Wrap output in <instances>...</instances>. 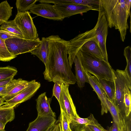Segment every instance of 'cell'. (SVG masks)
<instances>
[{"label": "cell", "mask_w": 131, "mask_h": 131, "mask_svg": "<svg viewBox=\"0 0 131 131\" xmlns=\"http://www.w3.org/2000/svg\"><path fill=\"white\" fill-rule=\"evenodd\" d=\"M47 38L49 47L45 70L43 73L45 79L54 83L74 84L76 79L67 57L69 41L62 39L58 35H52Z\"/></svg>", "instance_id": "cell-1"}, {"label": "cell", "mask_w": 131, "mask_h": 131, "mask_svg": "<svg viewBox=\"0 0 131 131\" xmlns=\"http://www.w3.org/2000/svg\"><path fill=\"white\" fill-rule=\"evenodd\" d=\"M104 10L108 27L119 32L124 42L129 28L127 20L130 15L131 0H100Z\"/></svg>", "instance_id": "cell-2"}, {"label": "cell", "mask_w": 131, "mask_h": 131, "mask_svg": "<svg viewBox=\"0 0 131 131\" xmlns=\"http://www.w3.org/2000/svg\"><path fill=\"white\" fill-rule=\"evenodd\" d=\"M80 53L81 63L86 71L97 79L113 80V69L108 62L90 53L82 52L80 50Z\"/></svg>", "instance_id": "cell-3"}, {"label": "cell", "mask_w": 131, "mask_h": 131, "mask_svg": "<svg viewBox=\"0 0 131 131\" xmlns=\"http://www.w3.org/2000/svg\"><path fill=\"white\" fill-rule=\"evenodd\" d=\"M113 72V81L114 84L115 96L114 104L122 114H125L124 103L125 87L127 84L131 85V81L124 70L117 69Z\"/></svg>", "instance_id": "cell-4"}, {"label": "cell", "mask_w": 131, "mask_h": 131, "mask_svg": "<svg viewBox=\"0 0 131 131\" xmlns=\"http://www.w3.org/2000/svg\"><path fill=\"white\" fill-rule=\"evenodd\" d=\"M98 11L99 12L98 19L95 26L96 39L104 60L108 62L106 43L109 27L104 10L100 0Z\"/></svg>", "instance_id": "cell-5"}, {"label": "cell", "mask_w": 131, "mask_h": 131, "mask_svg": "<svg viewBox=\"0 0 131 131\" xmlns=\"http://www.w3.org/2000/svg\"><path fill=\"white\" fill-rule=\"evenodd\" d=\"M14 20L24 38L34 40L38 38L36 28L29 11L24 12H17Z\"/></svg>", "instance_id": "cell-6"}, {"label": "cell", "mask_w": 131, "mask_h": 131, "mask_svg": "<svg viewBox=\"0 0 131 131\" xmlns=\"http://www.w3.org/2000/svg\"><path fill=\"white\" fill-rule=\"evenodd\" d=\"M41 42L39 38L29 40L23 38H14L5 41L9 52L16 57L19 54L29 52L36 48Z\"/></svg>", "instance_id": "cell-7"}, {"label": "cell", "mask_w": 131, "mask_h": 131, "mask_svg": "<svg viewBox=\"0 0 131 131\" xmlns=\"http://www.w3.org/2000/svg\"><path fill=\"white\" fill-rule=\"evenodd\" d=\"M90 40H94L98 45L96 39L95 27L90 30L79 34L69 41V46L68 51L69 54L68 59L71 68L76 54L81 46L85 42Z\"/></svg>", "instance_id": "cell-8"}, {"label": "cell", "mask_w": 131, "mask_h": 131, "mask_svg": "<svg viewBox=\"0 0 131 131\" xmlns=\"http://www.w3.org/2000/svg\"><path fill=\"white\" fill-rule=\"evenodd\" d=\"M41 86L40 82L35 80L29 81L26 87L10 100L6 101L5 104L0 107L11 108L16 106L30 99L34 95Z\"/></svg>", "instance_id": "cell-9"}, {"label": "cell", "mask_w": 131, "mask_h": 131, "mask_svg": "<svg viewBox=\"0 0 131 131\" xmlns=\"http://www.w3.org/2000/svg\"><path fill=\"white\" fill-rule=\"evenodd\" d=\"M61 92L60 105V109L64 112L70 122L74 118L79 116L69 90V85L64 83L61 84Z\"/></svg>", "instance_id": "cell-10"}, {"label": "cell", "mask_w": 131, "mask_h": 131, "mask_svg": "<svg viewBox=\"0 0 131 131\" xmlns=\"http://www.w3.org/2000/svg\"><path fill=\"white\" fill-rule=\"evenodd\" d=\"M29 10L30 13L50 19L62 21L64 19L53 5L48 3L35 4Z\"/></svg>", "instance_id": "cell-11"}, {"label": "cell", "mask_w": 131, "mask_h": 131, "mask_svg": "<svg viewBox=\"0 0 131 131\" xmlns=\"http://www.w3.org/2000/svg\"><path fill=\"white\" fill-rule=\"evenodd\" d=\"M53 5L64 19L76 14L86 13L90 10H96L92 8L77 4H57Z\"/></svg>", "instance_id": "cell-12"}, {"label": "cell", "mask_w": 131, "mask_h": 131, "mask_svg": "<svg viewBox=\"0 0 131 131\" xmlns=\"http://www.w3.org/2000/svg\"><path fill=\"white\" fill-rule=\"evenodd\" d=\"M56 122L55 117L38 115L34 120L29 123L26 131H46Z\"/></svg>", "instance_id": "cell-13"}, {"label": "cell", "mask_w": 131, "mask_h": 131, "mask_svg": "<svg viewBox=\"0 0 131 131\" xmlns=\"http://www.w3.org/2000/svg\"><path fill=\"white\" fill-rule=\"evenodd\" d=\"M38 115L51 116L56 118V115L50 106L51 99L47 97L46 92L40 95L36 99Z\"/></svg>", "instance_id": "cell-14"}, {"label": "cell", "mask_w": 131, "mask_h": 131, "mask_svg": "<svg viewBox=\"0 0 131 131\" xmlns=\"http://www.w3.org/2000/svg\"><path fill=\"white\" fill-rule=\"evenodd\" d=\"M86 72L89 83L97 94L101 101V115H103L104 113H107L108 111L106 102V96L103 90L99 84L97 79L88 72Z\"/></svg>", "instance_id": "cell-15"}, {"label": "cell", "mask_w": 131, "mask_h": 131, "mask_svg": "<svg viewBox=\"0 0 131 131\" xmlns=\"http://www.w3.org/2000/svg\"><path fill=\"white\" fill-rule=\"evenodd\" d=\"M73 62L75 64V76L77 84L78 87L81 88L84 86L86 82L89 83V81L81 63L80 50L77 53Z\"/></svg>", "instance_id": "cell-16"}, {"label": "cell", "mask_w": 131, "mask_h": 131, "mask_svg": "<svg viewBox=\"0 0 131 131\" xmlns=\"http://www.w3.org/2000/svg\"><path fill=\"white\" fill-rule=\"evenodd\" d=\"M49 43L47 37L42 38L41 42L37 47L30 51L31 54L37 56L45 66L48 56Z\"/></svg>", "instance_id": "cell-17"}, {"label": "cell", "mask_w": 131, "mask_h": 131, "mask_svg": "<svg viewBox=\"0 0 131 131\" xmlns=\"http://www.w3.org/2000/svg\"><path fill=\"white\" fill-rule=\"evenodd\" d=\"M96 119L93 114L86 118L80 117L79 116L74 117L70 123V127L72 131H82L86 125L94 122Z\"/></svg>", "instance_id": "cell-18"}, {"label": "cell", "mask_w": 131, "mask_h": 131, "mask_svg": "<svg viewBox=\"0 0 131 131\" xmlns=\"http://www.w3.org/2000/svg\"><path fill=\"white\" fill-rule=\"evenodd\" d=\"M80 50L82 52L90 53L99 58L104 60L97 43L93 40H90L85 42Z\"/></svg>", "instance_id": "cell-19"}, {"label": "cell", "mask_w": 131, "mask_h": 131, "mask_svg": "<svg viewBox=\"0 0 131 131\" xmlns=\"http://www.w3.org/2000/svg\"><path fill=\"white\" fill-rule=\"evenodd\" d=\"M97 79L104 92L106 97L114 103L115 92L113 81L104 79L98 78Z\"/></svg>", "instance_id": "cell-20"}, {"label": "cell", "mask_w": 131, "mask_h": 131, "mask_svg": "<svg viewBox=\"0 0 131 131\" xmlns=\"http://www.w3.org/2000/svg\"><path fill=\"white\" fill-rule=\"evenodd\" d=\"M12 9L7 1L0 3V26L8 21L12 15Z\"/></svg>", "instance_id": "cell-21"}, {"label": "cell", "mask_w": 131, "mask_h": 131, "mask_svg": "<svg viewBox=\"0 0 131 131\" xmlns=\"http://www.w3.org/2000/svg\"><path fill=\"white\" fill-rule=\"evenodd\" d=\"M106 102L108 111L110 112L112 115L113 121L118 126L120 131H121L122 129V125L120 113L119 110L114 103L108 100L106 97Z\"/></svg>", "instance_id": "cell-22"}, {"label": "cell", "mask_w": 131, "mask_h": 131, "mask_svg": "<svg viewBox=\"0 0 131 131\" xmlns=\"http://www.w3.org/2000/svg\"><path fill=\"white\" fill-rule=\"evenodd\" d=\"M29 82V81H28L22 79L7 95L2 98L4 101H6L10 100L26 87Z\"/></svg>", "instance_id": "cell-23"}, {"label": "cell", "mask_w": 131, "mask_h": 131, "mask_svg": "<svg viewBox=\"0 0 131 131\" xmlns=\"http://www.w3.org/2000/svg\"><path fill=\"white\" fill-rule=\"evenodd\" d=\"M15 118L14 108L0 107V121L6 125L8 122L14 120Z\"/></svg>", "instance_id": "cell-24"}, {"label": "cell", "mask_w": 131, "mask_h": 131, "mask_svg": "<svg viewBox=\"0 0 131 131\" xmlns=\"http://www.w3.org/2000/svg\"><path fill=\"white\" fill-rule=\"evenodd\" d=\"M38 1V0H17L16 5L17 12H24L28 11Z\"/></svg>", "instance_id": "cell-25"}, {"label": "cell", "mask_w": 131, "mask_h": 131, "mask_svg": "<svg viewBox=\"0 0 131 131\" xmlns=\"http://www.w3.org/2000/svg\"><path fill=\"white\" fill-rule=\"evenodd\" d=\"M0 29L23 37L21 31L15 24L14 20L5 22L1 25Z\"/></svg>", "instance_id": "cell-26"}, {"label": "cell", "mask_w": 131, "mask_h": 131, "mask_svg": "<svg viewBox=\"0 0 131 131\" xmlns=\"http://www.w3.org/2000/svg\"><path fill=\"white\" fill-rule=\"evenodd\" d=\"M16 57L9 52L6 45L5 41L0 38V61H8Z\"/></svg>", "instance_id": "cell-27"}, {"label": "cell", "mask_w": 131, "mask_h": 131, "mask_svg": "<svg viewBox=\"0 0 131 131\" xmlns=\"http://www.w3.org/2000/svg\"><path fill=\"white\" fill-rule=\"evenodd\" d=\"M131 85H126L125 89L124 103L125 106V114L128 116L131 113Z\"/></svg>", "instance_id": "cell-28"}, {"label": "cell", "mask_w": 131, "mask_h": 131, "mask_svg": "<svg viewBox=\"0 0 131 131\" xmlns=\"http://www.w3.org/2000/svg\"><path fill=\"white\" fill-rule=\"evenodd\" d=\"M17 72V69L13 67H0V80L13 78Z\"/></svg>", "instance_id": "cell-29"}, {"label": "cell", "mask_w": 131, "mask_h": 131, "mask_svg": "<svg viewBox=\"0 0 131 131\" xmlns=\"http://www.w3.org/2000/svg\"><path fill=\"white\" fill-rule=\"evenodd\" d=\"M124 55L127 61V65L124 71L129 79L131 81V48L130 46H128L124 48Z\"/></svg>", "instance_id": "cell-30"}, {"label": "cell", "mask_w": 131, "mask_h": 131, "mask_svg": "<svg viewBox=\"0 0 131 131\" xmlns=\"http://www.w3.org/2000/svg\"><path fill=\"white\" fill-rule=\"evenodd\" d=\"M70 123L64 111L60 109V114L58 122L60 131H69Z\"/></svg>", "instance_id": "cell-31"}, {"label": "cell", "mask_w": 131, "mask_h": 131, "mask_svg": "<svg viewBox=\"0 0 131 131\" xmlns=\"http://www.w3.org/2000/svg\"><path fill=\"white\" fill-rule=\"evenodd\" d=\"M22 79H13L6 85L0 87V96L2 97L7 95L12 89Z\"/></svg>", "instance_id": "cell-32"}, {"label": "cell", "mask_w": 131, "mask_h": 131, "mask_svg": "<svg viewBox=\"0 0 131 131\" xmlns=\"http://www.w3.org/2000/svg\"><path fill=\"white\" fill-rule=\"evenodd\" d=\"M82 131H107L98 122L96 119L94 122L86 126Z\"/></svg>", "instance_id": "cell-33"}, {"label": "cell", "mask_w": 131, "mask_h": 131, "mask_svg": "<svg viewBox=\"0 0 131 131\" xmlns=\"http://www.w3.org/2000/svg\"><path fill=\"white\" fill-rule=\"evenodd\" d=\"M0 38L5 41L7 39L12 38H23V37L14 34L7 31L0 29Z\"/></svg>", "instance_id": "cell-34"}, {"label": "cell", "mask_w": 131, "mask_h": 131, "mask_svg": "<svg viewBox=\"0 0 131 131\" xmlns=\"http://www.w3.org/2000/svg\"><path fill=\"white\" fill-rule=\"evenodd\" d=\"M61 92V84L58 83H54L53 89L52 96H54L56 97L59 103L60 101Z\"/></svg>", "instance_id": "cell-35"}, {"label": "cell", "mask_w": 131, "mask_h": 131, "mask_svg": "<svg viewBox=\"0 0 131 131\" xmlns=\"http://www.w3.org/2000/svg\"><path fill=\"white\" fill-rule=\"evenodd\" d=\"M107 131H120L119 130L114 122L113 121V124L112 126L108 127L107 129Z\"/></svg>", "instance_id": "cell-36"}, {"label": "cell", "mask_w": 131, "mask_h": 131, "mask_svg": "<svg viewBox=\"0 0 131 131\" xmlns=\"http://www.w3.org/2000/svg\"><path fill=\"white\" fill-rule=\"evenodd\" d=\"M13 78L0 80V87L5 86L13 80Z\"/></svg>", "instance_id": "cell-37"}, {"label": "cell", "mask_w": 131, "mask_h": 131, "mask_svg": "<svg viewBox=\"0 0 131 131\" xmlns=\"http://www.w3.org/2000/svg\"><path fill=\"white\" fill-rule=\"evenodd\" d=\"M6 124L0 121V131H6L5 130Z\"/></svg>", "instance_id": "cell-38"}, {"label": "cell", "mask_w": 131, "mask_h": 131, "mask_svg": "<svg viewBox=\"0 0 131 131\" xmlns=\"http://www.w3.org/2000/svg\"><path fill=\"white\" fill-rule=\"evenodd\" d=\"M51 131H60L58 123L57 122L55 123L54 127Z\"/></svg>", "instance_id": "cell-39"}, {"label": "cell", "mask_w": 131, "mask_h": 131, "mask_svg": "<svg viewBox=\"0 0 131 131\" xmlns=\"http://www.w3.org/2000/svg\"><path fill=\"white\" fill-rule=\"evenodd\" d=\"M5 102H4V100L1 97H0V106L3 105L5 104Z\"/></svg>", "instance_id": "cell-40"}, {"label": "cell", "mask_w": 131, "mask_h": 131, "mask_svg": "<svg viewBox=\"0 0 131 131\" xmlns=\"http://www.w3.org/2000/svg\"><path fill=\"white\" fill-rule=\"evenodd\" d=\"M55 124L49 128L46 131H51L53 129Z\"/></svg>", "instance_id": "cell-41"}, {"label": "cell", "mask_w": 131, "mask_h": 131, "mask_svg": "<svg viewBox=\"0 0 131 131\" xmlns=\"http://www.w3.org/2000/svg\"><path fill=\"white\" fill-rule=\"evenodd\" d=\"M69 131H71V129H70H70H69Z\"/></svg>", "instance_id": "cell-42"}]
</instances>
